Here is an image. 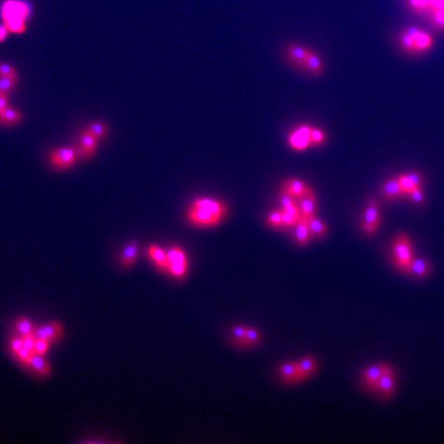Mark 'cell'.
Listing matches in <instances>:
<instances>
[{"label":"cell","mask_w":444,"mask_h":444,"mask_svg":"<svg viewBox=\"0 0 444 444\" xmlns=\"http://www.w3.org/2000/svg\"><path fill=\"white\" fill-rule=\"evenodd\" d=\"M22 338L23 347L34 353L35 343H36V337H35L34 333L22 337Z\"/></svg>","instance_id":"obj_41"},{"label":"cell","mask_w":444,"mask_h":444,"mask_svg":"<svg viewBox=\"0 0 444 444\" xmlns=\"http://www.w3.org/2000/svg\"><path fill=\"white\" fill-rule=\"evenodd\" d=\"M398 181H399V184H400V188H401V190H402L404 195H409L412 191L413 189L415 188L414 183H413L412 180L410 179V176L408 175V174L400 175V177L398 178Z\"/></svg>","instance_id":"obj_33"},{"label":"cell","mask_w":444,"mask_h":444,"mask_svg":"<svg viewBox=\"0 0 444 444\" xmlns=\"http://www.w3.org/2000/svg\"><path fill=\"white\" fill-rule=\"evenodd\" d=\"M280 374L287 383H296L299 382L298 366L297 363L287 362L282 364L280 367Z\"/></svg>","instance_id":"obj_22"},{"label":"cell","mask_w":444,"mask_h":444,"mask_svg":"<svg viewBox=\"0 0 444 444\" xmlns=\"http://www.w3.org/2000/svg\"><path fill=\"white\" fill-rule=\"evenodd\" d=\"M0 77H12L17 78V73L12 65L8 63H0Z\"/></svg>","instance_id":"obj_37"},{"label":"cell","mask_w":444,"mask_h":444,"mask_svg":"<svg viewBox=\"0 0 444 444\" xmlns=\"http://www.w3.org/2000/svg\"><path fill=\"white\" fill-rule=\"evenodd\" d=\"M408 195L410 196V199L416 204H422L425 200L422 191L420 187H415V189H413L412 191Z\"/></svg>","instance_id":"obj_40"},{"label":"cell","mask_w":444,"mask_h":444,"mask_svg":"<svg viewBox=\"0 0 444 444\" xmlns=\"http://www.w3.org/2000/svg\"><path fill=\"white\" fill-rule=\"evenodd\" d=\"M260 338H261V335L257 329L247 327L243 346H252L259 342Z\"/></svg>","instance_id":"obj_28"},{"label":"cell","mask_w":444,"mask_h":444,"mask_svg":"<svg viewBox=\"0 0 444 444\" xmlns=\"http://www.w3.org/2000/svg\"><path fill=\"white\" fill-rule=\"evenodd\" d=\"M267 224L272 228H283L282 224V211L280 210H275L270 212L267 216Z\"/></svg>","instance_id":"obj_30"},{"label":"cell","mask_w":444,"mask_h":444,"mask_svg":"<svg viewBox=\"0 0 444 444\" xmlns=\"http://www.w3.org/2000/svg\"><path fill=\"white\" fill-rule=\"evenodd\" d=\"M167 271L177 278H182L187 273L189 261L187 254L182 247L173 246L167 252Z\"/></svg>","instance_id":"obj_3"},{"label":"cell","mask_w":444,"mask_h":444,"mask_svg":"<svg viewBox=\"0 0 444 444\" xmlns=\"http://www.w3.org/2000/svg\"><path fill=\"white\" fill-rule=\"evenodd\" d=\"M15 355L18 358L20 361L23 363V364H26V365H29L30 363H31V360H32V357L34 355V353L32 351H30L29 349H26L24 347H22V349H20L15 354Z\"/></svg>","instance_id":"obj_35"},{"label":"cell","mask_w":444,"mask_h":444,"mask_svg":"<svg viewBox=\"0 0 444 444\" xmlns=\"http://www.w3.org/2000/svg\"><path fill=\"white\" fill-rule=\"evenodd\" d=\"M23 347L22 336H15L10 340V351L12 354H16L20 349Z\"/></svg>","instance_id":"obj_38"},{"label":"cell","mask_w":444,"mask_h":444,"mask_svg":"<svg viewBox=\"0 0 444 444\" xmlns=\"http://www.w3.org/2000/svg\"><path fill=\"white\" fill-rule=\"evenodd\" d=\"M78 150L71 147L58 148L49 154V161L58 170H66L72 167L78 160Z\"/></svg>","instance_id":"obj_5"},{"label":"cell","mask_w":444,"mask_h":444,"mask_svg":"<svg viewBox=\"0 0 444 444\" xmlns=\"http://www.w3.org/2000/svg\"><path fill=\"white\" fill-rule=\"evenodd\" d=\"M282 224H283V228L290 229L294 228L296 224L298 222L299 218L296 216H292L291 214L287 213L286 211H282Z\"/></svg>","instance_id":"obj_36"},{"label":"cell","mask_w":444,"mask_h":444,"mask_svg":"<svg viewBox=\"0 0 444 444\" xmlns=\"http://www.w3.org/2000/svg\"><path fill=\"white\" fill-rule=\"evenodd\" d=\"M311 190L312 189L306 183L298 178L289 179L282 185V192L293 197L296 201H298V199L310 192Z\"/></svg>","instance_id":"obj_7"},{"label":"cell","mask_w":444,"mask_h":444,"mask_svg":"<svg viewBox=\"0 0 444 444\" xmlns=\"http://www.w3.org/2000/svg\"><path fill=\"white\" fill-rule=\"evenodd\" d=\"M393 252L396 267L402 272H408L414 259L412 245L410 239L403 234L398 235L394 240Z\"/></svg>","instance_id":"obj_2"},{"label":"cell","mask_w":444,"mask_h":444,"mask_svg":"<svg viewBox=\"0 0 444 444\" xmlns=\"http://www.w3.org/2000/svg\"><path fill=\"white\" fill-rule=\"evenodd\" d=\"M49 344L50 343L48 341L42 339V338H36V343H35L34 354H39V355H44L46 354L48 349H49Z\"/></svg>","instance_id":"obj_34"},{"label":"cell","mask_w":444,"mask_h":444,"mask_svg":"<svg viewBox=\"0 0 444 444\" xmlns=\"http://www.w3.org/2000/svg\"><path fill=\"white\" fill-rule=\"evenodd\" d=\"M300 211L301 217L308 218L311 216L314 215L317 206V197L313 190L304 195L303 197L298 199L297 204Z\"/></svg>","instance_id":"obj_11"},{"label":"cell","mask_w":444,"mask_h":444,"mask_svg":"<svg viewBox=\"0 0 444 444\" xmlns=\"http://www.w3.org/2000/svg\"><path fill=\"white\" fill-rule=\"evenodd\" d=\"M312 127L300 125L290 134L288 143L292 149L296 150H305L311 145L310 133Z\"/></svg>","instance_id":"obj_6"},{"label":"cell","mask_w":444,"mask_h":444,"mask_svg":"<svg viewBox=\"0 0 444 444\" xmlns=\"http://www.w3.org/2000/svg\"><path fill=\"white\" fill-rule=\"evenodd\" d=\"M395 385V378H394V371L387 364H383V372H382L381 378L379 379L378 389L383 395H390L393 394Z\"/></svg>","instance_id":"obj_10"},{"label":"cell","mask_w":444,"mask_h":444,"mask_svg":"<svg viewBox=\"0 0 444 444\" xmlns=\"http://www.w3.org/2000/svg\"><path fill=\"white\" fill-rule=\"evenodd\" d=\"M63 325L58 322H51L42 326L34 330V335L37 338H42L48 341L49 343H54L60 339L63 336Z\"/></svg>","instance_id":"obj_8"},{"label":"cell","mask_w":444,"mask_h":444,"mask_svg":"<svg viewBox=\"0 0 444 444\" xmlns=\"http://www.w3.org/2000/svg\"><path fill=\"white\" fill-rule=\"evenodd\" d=\"M303 69L313 75H320L323 71V61L315 52L309 50L303 63Z\"/></svg>","instance_id":"obj_16"},{"label":"cell","mask_w":444,"mask_h":444,"mask_svg":"<svg viewBox=\"0 0 444 444\" xmlns=\"http://www.w3.org/2000/svg\"><path fill=\"white\" fill-rule=\"evenodd\" d=\"M401 42H402L403 46L405 47V49L411 51L417 50L416 49V46H415V40L410 37V35H408L406 32H405L402 35Z\"/></svg>","instance_id":"obj_39"},{"label":"cell","mask_w":444,"mask_h":444,"mask_svg":"<svg viewBox=\"0 0 444 444\" xmlns=\"http://www.w3.org/2000/svg\"><path fill=\"white\" fill-rule=\"evenodd\" d=\"M7 94L0 93V113L7 108Z\"/></svg>","instance_id":"obj_43"},{"label":"cell","mask_w":444,"mask_h":444,"mask_svg":"<svg viewBox=\"0 0 444 444\" xmlns=\"http://www.w3.org/2000/svg\"><path fill=\"white\" fill-rule=\"evenodd\" d=\"M22 119V114L17 109L7 107L0 113V122L3 124H12L19 122Z\"/></svg>","instance_id":"obj_25"},{"label":"cell","mask_w":444,"mask_h":444,"mask_svg":"<svg viewBox=\"0 0 444 444\" xmlns=\"http://www.w3.org/2000/svg\"><path fill=\"white\" fill-rule=\"evenodd\" d=\"M307 221L312 237L313 236L315 238H323L327 236L328 232V226H326L321 219L318 218L316 214L307 218Z\"/></svg>","instance_id":"obj_19"},{"label":"cell","mask_w":444,"mask_h":444,"mask_svg":"<svg viewBox=\"0 0 444 444\" xmlns=\"http://www.w3.org/2000/svg\"><path fill=\"white\" fill-rule=\"evenodd\" d=\"M294 228L295 240H296V244L300 246H307L312 238V235H311L310 231L308 228L307 219L300 216V218Z\"/></svg>","instance_id":"obj_14"},{"label":"cell","mask_w":444,"mask_h":444,"mask_svg":"<svg viewBox=\"0 0 444 444\" xmlns=\"http://www.w3.org/2000/svg\"><path fill=\"white\" fill-rule=\"evenodd\" d=\"M430 270V266L427 261L423 258L413 259L408 272L416 277H425Z\"/></svg>","instance_id":"obj_23"},{"label":"cell","mask_w":444,"mask_h":444,"mask_svg":"<svg viewBox=\"0 0 444 444\" xmlns=\"http://www.w3.org/2000/svg\"><path fill=\"white\" fill-rule=\"evenodd\" d=\"M246 333V327H243V326H235L231 329V335L233 338L234 342L241 346H243Z\"/></svg>","instance_id":"obj_32"},{"label":"cell","mask_w":444,"mask_h":444,"mask_svg":"<svg viewBox=\"0 0 444 444\" xmlns=\"http://www.w3.org/2000/svg\"><path fill=\"white\" fill-rule=\"evenodd\" d=\"M311 145L318 147L324 144L326 140L325 134L323 130L318 128L312 127L310 133Z\"/></svg>","instance_id":"obj_31"},{"label":"cell","mask_w":444,"mask_h":444,"mask_svg":"<svg viewBox=\"0 0 444 444\" xmlns=\"http://www.w3.org/2000/svg\"><path fill=\"white\" fill-rule=\"evenodd\" d=\"M408 175L410 176V179L412 180L413 183H414V185H415V187H420L421 188V185L423 184V179L422 176L417 172H410L408 173Z\"/></svg>","instance_id":"obj_42"},{"label":"cell","mask_w":444,"mask_h":444,"mask_svg":"<svg viewBox=\"0 0 444 444\" xmlns=\"http://www.w3.org/2000/svg\"><path fill=\"white\" fill-rule=\"evenodd\" d=\"M28 366L40 376H48L51 372L50 365L43 355L34 354Z\"/></svg>","instance_id":"obj_20"},{"label":"cell","mask_w":444,"mask_h":444,"mask_svg":"<svg viewBox=\"0 0 444 444\" xmlns=\"http://www.w3.org/2000/svg\"><path fill=\"white\" fill-rule=\"evenodd\" d=\"M381 194L387 200H394L402 196L404 194L398 181V178L390 179L384 183L381 188Z\"/></svg>","instance_id":"obj_17"},{"label":"cell","mask_w":444,"mask_h":444,"mask_svg":"<svg viewBox=\"0 0 444 444\" xmlns=\"http://www.w3.org/2000/svg\"><path fill=\"white\" fill-rule=\"evenodd\" d=\"M99 142L95 137L91 135L86 130H83L81 134L78 148L77 149L78 156L83 160L92 157L98 150Z\"/></svg>","instance_id":"obj_9"},{"label":"cell","mask_w":444,"mask_h":444,"mask_svg":"<svg viewBox=\"0 0 444 444\" xmlns=\"http://www.w3.org/2000/svg\"><path fill=\"white\" fill-rule=\"evenodd\" d=\"M380 207L379 203L374 197H370L367 201L361 220V227L367 235H374L380 223Z\"/></svg>","instance_id":"obj_4"},{"label":"cell","mask_w":444,"mask_h":444,"mask_svg":"<svg viewBox=\"0 0 444 444\" xmlns=\"http://www.w3.org/2000/svg\"><path fill=\"white\" fill-rule=\"evenodd\" d=\"M148 257L160 269L167 270V253L156 245H151L148 248Z\"/></svg>","instance_id":"obj_18"},{"label":"cell","mask_w":444,"mask_h":444,"mask_svg":"<svg viewBox=\"0 0 444 444\" xmlns=\"http://www.w3.org/2000/svg\"><path fill=\"white\" fill-rule=\"evenodd\" d=\"M139 256V245L136 241L128 244L122 250L119 255V260L122 266L130 267L134 266Z\"/></svg>","instance_id":"obj_13"},{"label":"cell","mask_w":444,"mask_h":444,"mask_svg":"<svg viewBox=\"0 0 444 444\" xmlns=\"http://www.w3.org/2000/svg\"><path fill=\"white\" fill-rule=\"evenodd\" d=\"M228 212L224 201L208 197L195 198L186 211V217L191 226L197 228H211L218 226Z\"/></svg>","instance_id":"obj_1"},{"label":"cell","mask_w":444,"mask_h":444,"mask_svg":"<svg viewBox=\"0 0 444 444\" xmlns=\"http://www.w3.org/2000/svg\"><path fill=\"white\" fill-rule=\"evenodd\" d=\"M296 363L298 366V376H299L300 381L311 376L315 370L316 365H317L315 359L309 356L304 357Z\"/></svg>","instance_id":"obj_21"},{"label":"cell","mask_w":444,"mask_h":444,"mask_svg":"<svg viewBox=\"0 0 444 444\" xmlns=\"http://www.w3.org/2000/svg\"><path fill=\"white\" fill-rule=\"evenodd\" d=\"M15 326H16V329L19 333L20 336H22V337L34 333L35 329L32 323L28 318H25V317H21L18 318Z\"/></svg>","instance_id":"obj_26"},{"label":"cell","mask_w":444,"mask_h":444,"mask_svg":"<svg viewBox=\"0 0 444 444\" xmlns=\"http://www.w3.org/2000/svg\"><path fill=\"white\" fill-rule=\"evenodd\" d=\"M414 40H415L416 49L418 51L430 49L433 44L432 38L430 37V36L421 32L415 37Z\"/></svg>","instance_id":"obj_27"},{"label":"cell","mask_w":444,"mask_h":444,"mask_svg":"<svg viewBox=\"0 0 444 444\" xmlns=\"http://www.w3.org/2000/svg\"><path fill=\"white\" fill-rule=\"evenodd\" d=\"M309 50L310 49L300 45H291L287 49V58L291 63H293V65L303 69V63Z\"/></svg>","instance_id":"obj_12"},{"label":"cell","mask_w":444,"mask_h":444,"mask_svg":"<svg viewBox=\"0 0 444 444\" xmlns=\"http://www.w3.org/2000/svg\"><path fill=\"white\" fill-rule=\"evenodd\" d=\"M7 28L6 27H3V26H1L0 27V42H2V40H4L5 37H7Z\"/></svg>","instance_id":"obj_44"},{"label":"cell","mask_w":444,"mask_h":444,"mask_svg":"<svg viewBox=\"0 0 444 444\" xmlns=\"http://www.w3.org/2000/svg\"><path fill=\"white\" fill-rule=\"evenodd\" d=\"M383 372V364H377L368 368L363 374V379L370 390H377L379 379Z\"/></svg>","instance_id":"obj_15"},{"label":"cell","mask_w":444,"mask_h":444,"mask_svg":"<svg viewBox=\"0 0 444 444\" xmlns=\"http://www.w3.org/2000/svg\"><path fill=\"white\" fill-rule=\"evenodd\" d=\"M84 130L89 133L91 135L95 137L96 139L100 141L108 134V127L102 122H93L89 124Z\"/></svg>","instance_id":"obj_24"},{"label":"cell","mask_w":444,"mask_h":444,"mask_svg":"<svg viewBox=\"0 0 444 444\" xmlns=\"http://www.w3.org/2000/svg\"><path fill=\"white\" fill-rule=\"evenodd\" d=\"M17 78L0 77V93L8 94L17 85Z\"/></svg>","instance_id":"obj_29"}]
</instances>
